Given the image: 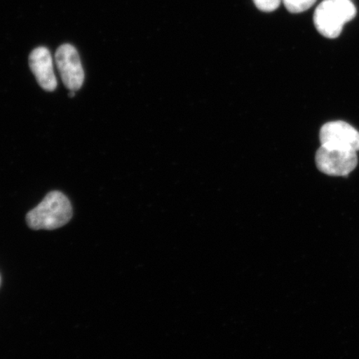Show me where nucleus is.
Instances as JSON below:
<instances>
[{"mask_svg": "<svg viewBox=\"0 0 359 359\" xmlns=\"http://www.w3.org/2000/svg\"><path fill=\"white\" fill-rule=\"evenodd\" d=\"M73 217L69 198L60 191L49 192L41 203L27 214L26 222L33 230H55Z\"/></svg>", "mask_w": 359, "mask_h": 359, "instance_id": "obj_1", "label": "nucleus"}, {"mask_svg": "<svg viewBox=\"0 0 359 359\" xmlns=\"http://www.w3.org/2000/svg\"><path fill=\"white\" fill-rule=\"evenodd\" d=\"M356 13L351 0H324L314 12L313 22L318 33L327 39H336Z\"/></svg>", "mask_w": 359, "mask_h": 359, "instance_id": "obj_2", "label": "nucleus"}, {"mask_svg": "<svg viewBox=\"0 0 359 359\" xmlns=\"http://www.w3.org/2000/svg\"><path fill=\"white\" fill-rule=\"evenodd\" d=\"M316 165L323 173L334 177H346L356 168V151L332 149L321 146L316 156Z\"/></svg>", "mask_w": 359, "mask_h": 359, "instance_id": "obj_3", "label": "nucleus"}, {"mask_svg": "<svg viewBox=\"0 0 359 359\" xmlns=\"http://www.w3.org/2000/svg\"><path fill=\"white\" fill-rule=\"evenodd\" d=\"M55 62L62 83L70 91H78L84 82V70L79 52L73 45H61L55 53Z\"/></svg>", "mask_w": 359, "mask_h": 359, "instance_id": "obj_4", "label": "nucleus"}, {"mask_svg": "<svg viewBox=\"0 0 359 359\" xmlns=\"http://www.w3.org/2000/svg\"><path fill=\"white\" fill-rule=\"evenodd\" d=\"M320 139L321 146L332 149L359 151V133L343 121H336L323 126Z\"/></svg>", "mask_w": 359, "mask_h": 359, "instance_id": "obj_5", "label": "nucleus"}, {"mask_svg": "<svg viewBox=\"0 0 359 359\" xmlns=\"http://www.w3.org/2000/svg\"><path fill=\"white\" fill-rule=\"evenodd\" d=\"M29 62L39 86L47 92L55 91L57 82L53 71L52 55L48 49L45 47L34 49L30 53Z\"/></svg>", "mask_w": 359, "mask_h": 359, "instance_id": "obj_6", "label": "nucleus"}, {"mask_svg": "<svg viewBox=\"0 0 359 359\" xmlns=\"http://www.w3.org/2000/svg\"><path fill=\"white\" fill-rule=\"evenodd\" d=\"M287 11L293 13H299L311 8L317 0H282Z\"/></svg>", "mask_w": 359, "mask_h": 359, "instance_id": "obj_7", "label": "nucleus"}, {"mask_svg": "<svg viewBox=\"0 0 359 359\" xmlns=\"http://www.w3.org/2000/svg\"><path fill=\"white\" fill-rule=\"evenodd\" d=\"M255 6L263 12H273L280 7L282 0H253Z\"/></svg>", "mask_w": 359, "mask_h": 359, "instance_id": "obj_8", "label": "nucleus"}, {"mask_svg": "<svg viewBox=\"0 0 359 359\" xmlns=\"http://www.w3.org/2000/svg\"><path fill=\"white\" fill-rule=\"evenodd\" d=\"M76 95L75 94V91H71L69 93V97H74Z\"/></svg>", "mask_w": 359, "mask_h": 359, "instance_id": "obj_9", "label": "nucleus"}]
</instances>
